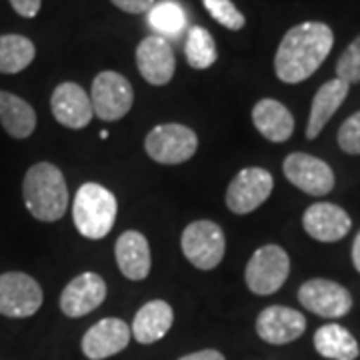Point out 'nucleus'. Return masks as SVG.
I'll use <instances>...</instances> for the list:
<instances>
[{"instance_id": "f257e3e1", "label": "nucleus", "mask_w": 360, "mask_h": 360, "mask_svg": "<svg viewBox=\"0 0 360 360\" xmlns=\"http://www.w3.org/2000/svg\"><path fill=\"white\" fill-rule=\"evenodd\" d=\"M335 34L324 22H302L292 26L281 40L274 56V72L286 84L310 78L333 51Z\"/></svg>"}, {"instance_id": "f03ea898", "label": "nucleus", "mask_w": 360, "mask_h": 360, "mask_svg": "<svg viewBox=\"0 0 360 360\" xmlns=\"http://www.w3.org/2000/svg\"><path fill=\"white\" fill-rule=\"evenodd\" d=\"M22 198L28 212L40 222H56L68 210V186L60 168L37 162L22 180Z\"/></svg>"}, {"instance_id": "7ed1b4c3", "label": "nucleus", "mask_w": 360, "mask_h": 360, "mask_svg": "<svg viewBox=\"0 0 360 360\" xmlns=\"http://www.w3.org/2000/svg\"><path fill=\"white\" fill-rule=\"evenodd\" d=\"M118 212L116 196L98 182H86L78 188L72 202L77 231L90 240H101L112 231Z\"/></svg>"}, {"instance_id": "20e7f679", "label": "nucleus", "mask_w": 360, "mask_h": 360, "mask_svg": "<svg viewBox=\"0 0 360 360\" xmlns=\"http://www.w3.org/2000/svg\"><path fill=\"white\" fill-rule=\"evenodd\" d=\"M180 248L193 266L198 270H212L217 269L224 258L226 238L217 222L194 220L182 232Z\"/></svg>"}, {"instance_id": "39448f33", "label": "nucleus", "mask_w": 360, "mask_h": 360, "mask_svg": "<svg viewBox=\"0 0 360 360\" xmlns=\"http://www.w3.org/2000/svg\"><path fill=\"white\" fill-rule=\"evenodd\" d=\"M290 272V258L278 245H264L250 257L245 269L248 290L258 296L274 295L283 288Z\"/></svg>"}, {"instance_id": "423d86ee", "label": "nucleus", "mask_w": 360, "mask_h": 360, "mask_svg": "<svg viewBox=\"0 0 360 360\" xmlns=\"http://www.w3.org/2000/svg\"><path fill=\"white\" fill-rule=\"evenodd\" d=\"M144 148L146 155L158 165H182L196 155L198 136L184 124L167 122L158 124L146 134Z\"/></svg>"}, {"instance_id": "0eeeda50", "label": "nucleus", "mask_w": 360, "mask_h": 360, "mask_svg": "<svg viewBox=\"0 0 360 360\" xmlns=\"http://www.w3.org/2000/svg\"><path fill=\"white\" fill-rule=\"evenodd\" d=\"M90 103L94 116L104 122H115L130 112L134 103V90L122 75L115 70H104L96 75L92 82Z\"/></svg>"}, {"instance_id": "6e6552de", "label": "nucleus", "mask_w": 360, "mask_h": 360, "mask_svg": "<svg viewBox=\"0 0 360 360\" xmlns=\"http://www.w3.org/2000/svg\"><path fill=\"white\" fill-rule=\"evenodd\" d=\"M42 288L26 272L0 274V314L8 319H28L42 307Z\"/></svg>"}, {"instance_id": "1a4fd4ad", "label": "nucleus", "mask_w": 360, "mask_h": 360, "mask_svg": "<svg viewBox=\"0 0 360 360\" xmlns=\"http://www.w3.org/2000/svg\"><path fill=\"white\" fill-rule=\"evenodd\" d=\"M274 180L269 170L260 167L243 168L226 188V206L234 214H250L269 200Z\"/></svg>"}, {"instance_id": "9d476101", "label": "nucleus", "mask_w": 360, "mask_h": 360, "mask_svg": "<svg viewBox=\"0 0 360 360\" xmlns=\"http://www.w3.org/2000/svg\"><path fill=\"white\" fill-rule=\"evenodd\" d=\"M300 304L322 319H342L352 309V296L342 284L328 278H310L298 288Z\"/></svg>"}, {"instance_id": "9b49d317", "label": "nucleus", "mask_w": 360, "mask_h": 360, "mask_svg": "<svg viewBox=\"0 0 360 360\" xmlns=\"http://www.w3.org/2000/svg\"><path fill=\"white\" fill-rule=\"evenodd\" d=\"M283 170L290 184L310 196H324L335 188L333 168L316 156L292 153L284 158Z\"/></svg>"}, {"instance_id": "f8f14e48", "label": "nucleus", "mask_w": 360, "mask_h": 360, "mask_svg": "<svg viewBox=\"0 0 360 360\" xmlns=\"http://www.w3.org/2000/svg\"><path fill=\"white\" fill-rule=\"evenodd\" d=\"M136 66L148 84L165 86L172 80L176 70L174 51L165 37L150 34L136 46Z\"/></svg>"}, {"instance_id": "ddd939ff", "label": "nucleus", "mask_w": 360, "mask_h": 360, "mask_svg": "<svg viewBox=\"0 0 360 360\" xmlns=\"http://www.w3.org/2000/svg\"><path fill=\"white\" fill-rule=\"evenodd\" d=\"M51 110L56 122L72 130L86 129L94 116L89 92L77 82H63L54 89Z\"/></svg>"}, {"instance_id": "4468645a", "label": "nucleus", "mask_w": 360, "mask_h": 360, "mask_svg": "<svg viewBox=\"0 0 360 360\" xmlns=\"http://www.w3.org/2000/svg\"><path fill=\"white\" fill-rule=\"evenodd\" d=\"M106 298V283L96 272H82L66 284L60 295V310L70 319L86 316Z\"/></svg>"}, {"instance_id": "2eb2a0df", "label": "nucleus", "mask_w": 360, "mask_h": 360, "mask_svg": "<svg viewBox=\"0 0 360 360\" xmlns=\"http://www.w3.org/2000/svg\"><path fill=\"white\" fill-rule=\"evenodd\" d=\"M130 326L122 319H103L82 336V352L90 360H104L129 347Z\"/></svg>"}, {"instance_id": "dca6fc26", "label": "nucleus", "mask_w": 360, "mask_h": 360, "mask_svg": "<svg viewBox=\"0 0 360 360\" xmlns=\"http://www.w3.org/2000/svg\"><path fill=\"white\" fill-rule=\"evenodd\" d=\"M307 319L302 312L288 307H266L258 314L257 335L269 345H288L304 335Z\"/></svg>"}, {"instance_id": "f3484780", "label": "nucleus", "mask_w": 360, "mask_h": 360, "mask_svg": "<svg viewBox=\"0 0 360 360\" xmlns=\"http://www.w3.org/2000/svg\"><path fill=\"white\" fill-rule=\"evenodd\" d=\"M302 226L309 236L319 243H336L345 238L352 226L348 212L330 202H316L307 208L302 217Z\"/></svg>"}, {"instance_id": "a211bd4d", "label": "nucleus", "mask_w": 360, "mask_h": 360, "mask_svg": "<svg viewBox=\"0 0 360 360\" xmlns=\"http://www.w3.org/2000/svg\"><path fill=\"white\" fill-rule=\"evenodd\" d=\"M116 264L129 281H144L150 272V246L139 231H127L118 236L115 246Z\"/></svg>"}, {"instance_id": "6ab92c4d", "label": "nucleus", "mask_w": 360, "mask_h": 360, "mask_svg": "<svg viewBox=\"0 0 360 360\" xmlns=\"http://www.w3.org/2000/svg\"><path fill=\"white\" fill-rule=\"evenodd\" d=\"M348 89H350L348 82L340 80V78H333L316 90V94L312 98V106H310L309 124H307V139L309 141H314L321 134L322 129L328 124V120L342 106L348 96Z\"/></svg>"}, {"instance_id": "aec40b11", "label": "nucleus", "mask_w": 360, "mask_h": 360, "mask_svg": "<svg viewBox=\"0 0 360 360\" xmlns=\"http://www.w3.org/2000/svg\"><path fill=\"white\" fill-rule=\"evenodd\" d=\"M174 322L172 307L165 300H150L134 314L130 333L141 345H153L168 335Z\"/></svg>"}, {"instance_id": "412c9836", "label": "nucleus", "mask_w": 360, "mask_h": 360, "mask_svg": "<svg viewBox=\"0 0 360 360\" xmlns=\"http://www.w3.org/2000/svg\"><path fill=\"white\" fill-rule=\"evenodd\" d=\"M252 122L270 142H286L295 132V118L290 110L274 98H262L255 104Z\"/></svg>"}, {"instance_id": "4be33fe9", "label": "nucleus", "mask_w": 360, "mask_h": 360, "mask_svg": "<svg viewBox=\"0 0 360 360\" xmlns=\"http://www.w3.org/2000/svg\"><path fill=\"white\" fill-rule=\"evenodd\" d=\"M0 124L8 136L25 141L37 129V112L25 98L0 90Z\"/></svg>"}, {"instance_id": "5701e85b", "label": "nucleus", "mask_w": 360, "mask_h": 360, "mask_svg": "<svg viewBox=\"0 0 360 360\" xmlns=\"http://www.w3.org/2000/svg\"><path fill=\"white\" fill-rule=\"evenodd\" d=\"M316 352L328 360H356L360 354L356 338L340 324H324L314 335Z\"/></svg>"}, {"instance_id": "b1692460", "label": "nucleus", "mask_w": 360, "mask_h": 360, "mask_svg": "<svg viewBox=\"0 0 360 360\" xmlns=\"http://www.w3.org/2000/svg\"><path fill=\"white\" fill-rule=\"evenodd\" d=\"M37 56L34 42L22 34H2L0 37V72L2 75H16L25 70L26 66Z\"/></svg>"}, {"instance_id": "393cba45", "label": "nucleus", "mask_w": 360, "mask_h": 360, "mask_svg": "<svg viewBox=\"0 0 360 360\" xmlns=\"http://www.w3.org/2000/svg\"><path fill=\"white\" fill-rule=\"evenodd\" d=\"M184 54H186L188 65L196 68V70L210 68L219 58L217 42L212 39V34L202 26H193L188 30L186 44H184Z\"/></svg>"}, {"instance_id": "a878e982", "label": "nucleus", "mask_w": 360, "mask_h": 360, "mask_svg": "<svg viewBox=\"0 0 360 360\" xmlns=\"http://www.w3.org/2000/svg\"><path fill=\"white\" fill-rule=\"evenodd\" d=\"M148 22L160 34L179 37L186 26V14L180 4L172 2V0H165L148 11Z\"/></svg>"}, {"instance_id": "bb28decb", "label": "nucleus", "mask_w": 360, "mask_h": 360, "mask_svg": "<svg viewBox=\"0 0 360 360\" xmlns=\"http://www.w3.org/2000/svg\"><path fill=\"white\" fill-rule=\"evenodd\" d=\"M208 14L229 30H240L245 28L246 20L243 13L234 6L232 0H202Z\"/></svg>"}, {"instance_id": "cd10ccee", "label": "nucleus", "mask_w": 360, "mask_h": 360, "mask_svg": "<svg viewBox=\"0 0 360 360\" xmlns=\"http://www.w3.org/2000/svg\"><path fill=\"white\" fill-rule=\"evenodd\" d=\"M336 78L348 84L360 82V37L352 40L336 63Z\"/></svg>"}, {"instance_id": "c85d7f7f", "label": "nucleus", "mask_w": 360, "mask_h": 360, "mask_svg": "<svg viewBox=\"0 0 360 360\" xmlns=\"http://www.w3.org/2000/svg\"><path fill=\"white\" fill-rule=\"evenodd\" d=\"M338 146L347 155H360V110L342 122L338 130Z\"/></svg>"}, {"instance_id": "c756f323", "label": "nucleus", "mask_w": 360, "mask_h": 360, "mask_svg": "<svg viewBox=\"0 0 360 360\" xmlns=\"http://www.w3.org/2000/svg\"><path fill=\"white\" fill-rule=\"evenodd\" d=\"M116 8L129 14H144L155 6V0H110Z\"/></svg>"}, {"instance_id": "7c9ffc66", "label": "nucleus", "mask_w": 360, "mask_h": 360, "mask_svg": "<svg viewBox=\"0 0 360 360\" xmlns=\"http://www.w3.org/2000/svg\"><path fill=\"white\" fill-rule=\"evenodd\" d=\"M13 4L16 14H20L22 18H34L40 13L42 0H8Z\"/></svg>"}, {"instance_id": "2f4dec72", "label": "nucleus", "mask_w": 360, "mask_h": 360, "mask_svg": "<svg viewBox=\"0 0 360 360\" xmlns=\"http://www.w3.org/2000/svg\"><path fill=\"white\" fill-rule=\"evenodd\" d=\"M179 360H226L222 356V352L219 350H212V348H208V350H198V352H193V354H186V356H182Z\"/></svg>"}, {"instance_id": "473e14b6", "label": "nucleus", "mask_w": 360, "mask_h": 360, "mask_svg": "<svg viewBox=\"0 0 360 360\" xmlns=\"http://www.w3.org/2000/svg\"><path fill=\"white\" fill-rule=\"evenodd\" d=\"M352 264L360 272V231L354 238V245H352Z\"/></svg>"}]
</instances>
